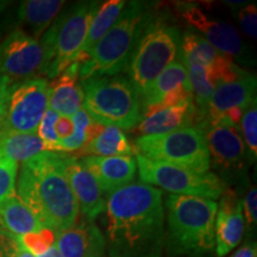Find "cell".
Here are the masks:
<instances>
[{"label":"cell","instance_id":"obj_42","mask_svg":"<svg viewBox=\"0 0 257 257\" xmlns=\"http://www.w3.org/2000/svg\"><path fill=\"white\" fill-rule=\"evenodd\" d=\"M3 135H5V131H4V126H3L2 117H0V137H2Z\"/></svg>","mask_w":257,"mask_h":257},{"label":"cell","instance_id":"obj_29","mask_svg":"<svg viewBox=\"0 0 257 257\" xmlns=\"http://www.w3.org/2000/svg\"><path fill=\"white\" fill-rule=\"evenodd\" d=\"M74 131L68 138L59 141L56 147V152H63L69 154L72 152H78L86 143V128L92 123V118L83 107L73 115Z\"/></svg>","mask_w":257,"mask_h":257},{"label":"cell","instance_id":"obj_22","mask_svg":"<svg viewBox=\"0 0 257 257\" xmlns=\"http://www.w3.org/2000/svg\"><path fill=\"white\" fill-rule=\"evenodd\" d=\"M64 5L61 0H27L18 9V19L31 32L30 36L38 40L50 27Z\"/></svg>","mask_w":257,"mask_h":257},{"label":"cell","instance_id":"obj_23","mask_svg":"<svg viewBox=\"0 0 257 257\" xmlns=\"http://www.w3.org/2000/svg\"><path fill=\"white\" fill-rule=\"evenodd\" d=\"M135 152L134 147L128 142L120 128L114 126H104L102 131L93 140L85 143L81 149L73 155L75 159L82 156H130Z\"/></svg>","mask_w":257,"mask_h":257},{"label":"cell","instance_id":"obj_33","mask_svg":"<svg viewBox=\"0 0 257 257\" xmlns=\"http://www.w3.org/2000/svg\"><path fill=\"white\" fill-rule=\"evenodd\" d=\"M19 239L25 249H28L35 256H38L47 251L55 243V232L49 229H42L38 232L19 237Z\"/></svg>","mask_w":257,"mask_h":257},{"label":"cell","instance_id":"obj_10","mask_svg":"<svg viewBox=\"0 0 257 257\" xmlns=\"http://www.w3.org/2000/svg\"><path fill=\"white\" fill-rule=\"evenodd\" d=\"M49 82L44 78L12 83L2 114L5 134H35L48 110Z\"/></svg>","mask_w":257,"mask_h":257},{"label":"cell","instance_id":"obj_5","mask_svg":"<svg viewBox=\"0 0 257 257\" xmlns=\"http://www.w3.org/2000/svg\"><path fill=\"white\" fill-rule=\"evenodd\" d=\"M83 108L93 121L133 128L142 118L140 95L126 76H100L82 81Z\"/></svg>","mask_w":257,"mask_h":257},{"label":"cell","instance_id":"obj_28","mask_svg":"<svg viewBox=\"0 0 257 257\" xmlns=\"http://www.w3.org/2000/svg\"><path fill=\"white\" fill-rule=\"evenodd\" d=\"M185 67L188 73L193 98H195L199 110L205 113V110L208 107L212 93H213L214 85L208 80L207 72L204 67L197 66V64H188Z\"/></svg>","mask_w":257,"mask_h":257},{"label":"cell","instance_id":"obj_17","mask_svg":"<svg viewBox=\"0 0 257 257\" xmlns=\"http://www.w3.org/2000/svg\"><path fill=\"white\" fill-rule=\"evenodd\" d=\"M194 126L206 128L207 119L194 102L188 101L173 107L143 113L137 131L142 136H150Z\"/></svg>","mask_w":257,"mask_h":257},{"label":"cell","instance_id":"obj_3","mask_svg":"<svg viewBox=\"0 0 257 257\" xmlns=\"http://www.w3.org/2000/svg\"><path fill=\"white\" fill-rule=\"evenodd\" d=\"M152 17L149 6L144 3H126L113 27L93 48L89 59L85 63H79L81 81L119 75L126 70L138 40Z\"/></svg>","mask_w":257,"mask_h":257},{"label":"cell","instance_id":"obj_21","mask_svg":"<svg viewBox=\"0 0 257 257\" xmlns=\"http://www.w3.org/2000/svg\"><path fill=\"white\" fill-rule=\"evenodd\" d=\"M79 62H73L49 85L48 107L62 117H72L83 104V89L79 81Z\"/></svg>","mask_w":257,"mask_h":257},{"label":"cell","instance_id":"obj_38","mask_svg":"<svg viewBox=\"0 0 257 257\" xmlns=\"http://www.w3.org/2000/svg\"><path fill=\"white\" fill-rule=\"evenodd\" d=\"M10 86L11 85H10L9 80L0 74V117H2L3 112H4L5 102H6V98H8V92H9Z\"/></svg>","mask_w":257,"mask_h":257},{"label":"cell","instance_id":"obj_30","mask_svg":"<svg viewBox=\"0 0 257 257\" xmlns=\"http://www.w3.org/2000/svg\"><path fill=\"white\" fill-rule=\"evenodd\" d=\"M18 163L0 156V205L16 195Z\"/></svg>","mask_w":257,"mask_h":257},{"label":"cell","instance_id":"obj_2","mask_svg":"<svg viewBox=\"0 0 257 257\" xmlns=\"http://www.w3.org/2000/svg\"><path fill=\"white\" fill-rule=\"evenodd\" d=\"M66 153L43 152L22 163L18 198L43 229L59 232L76 223L79 205L64 172Z\"/></svg>","mask_w":257,"mask_h":257},{"label":"cell","instance_id":"obj_8","mask_svg":"<svg viewBox=\"0 0 257 257\" xmlns=\"http://www.w3.org/2000/svg\"><path fill=\"white\" fill-rule=\"evenodd\" d=\"M138 155L182 167L195 173H207L211 167L206 134L202 127H184L172 133L141 136L135 142Z\"/></svg>","mask_w":257,"mask_h":257},{"label":"cell","instance_id":"obj_7","mask_svg":"<svg viewBox=\"0 0 257 257\" xmlns=\"http://www.w3.org/2000/svg\"><path fill=\"white\" fill-rule=\"evenodd\" d=\"M180 40L178 28L152 17L127 67L130 81L138 95H143L154 80L180 56Z\"/></svg>","mask_w":257,"mask_h":257},{"label":"cell","instance_id":"obj_40","mask_svg":"<svg viewBox=\"0 0 257 257\" xmlns=\"http://www.w3.org/2000/svg\"><path fill=\"white\" fill-rule=\"evenodd\" d=\"M36 257H62V255H61L59 249H57V246L55 245V243H54L47 251H44L42 255H38Z\"/></svg>","mask_w":257,"mask_h":257},{"label":"cell","instance_id":"obj_4","mask_svg":"<svg viewBox=\"0 0 257 257\" xmlns=\"http://www.w3.org/2000/svg\"><path fill=\"white\" fill-rule=\"evenodd\" d=\"M168 249L173 253H200L214 246L218 205L210 199L169 194L166 198Z\"/></svg>","mask_w":257,"mask_h":257},{"label":"cell","instance_id":"obj_39","mask_svg":"<svg viewBox=\"0 0 257 257\" xmlns=\"http://www.w3.org/2000/svg\"><path fill=\"white\" fill-rule=\"evenodd\" d=\"M21 240V239H19ZM11 257H36L34 255V253H31L30 251H29L28 249H25L23 246V244H19V246L17 248V250L12 253Z\"/></svg>","mask_w":257,"mask_h":257},{"label":"cell","instance_id":"obj_36","mask_svg":"<svg viewBox=\"0 0 257 257\" xmlns=\"http://www.w3.org/2000/svg\"><path fill=\"white\" fill-rule=\"evenodd\" d=\"M73 131L74 126L72 119L68 117H62V115H60L55 124V133L57 135V137H59V140L61 141L68 138L70 135L73 134Z\"/></svg>","mask_w":257,"mask_h":257},{"label":"cell","instance_id":"obj_12","mask_svg":"<svg viewBox=\"0 0 257 257\" xmlns=\"http://www.w3.org/2000/svg\"><path fill=\"white\" fill-rule=\"evenodd\" d=\"M180 59L185 66L197 64L204 67L214 87L219 82L236 79L242 70L232 62L230 56L219 53L204 37L191 31L185 32L180 40Z\"/></svg>","mask_w":257,"mask_h":257},{"label":"cell","instance_id":"obj_24","mask_svg":"<svg viewBox=\"0 0 257 257\" xmlns=\"http://www.w3.org/2000/svg\"><path fill=\"white\" fill-rule=\"evenodd\" d=\"M125 5H126V2H124V0H108V2L102 3L98 6V10H96L94 17L92 19V23L89 25L87 38H86L85 44H83L80 55L75 62L81 64L89 59V54H91L93 48L105 36L106 32L113 27L117 19L119 18Z\"/></svg>","mask_w":257,"mask_h":257},{"label":"cell","instance_id":"obj_27","mask_svg":"<svg viewBox=\"0 0 257 257\" xmlns=\"http://www.w3.org/2000/svg\"><path fill=\"white\" fill-rule=\"evenodd\" d=\"M43 152H47L46 146L37 133L5 134L0 137V156L17 163H23Z\"/></svg>","mask_w":257,"mask_h":257},{"label":"cell","instance_id":"obj_16","mask_svg":"<svg viewBox=\"0 0 257 257\" xmlns=\"http://www.w3.org/2000/svg\"><path fill=\"white\" fill-rule=\"evenodd\" d=\"M245 220L242 200L237 199L232 189L225 188L217 210L214 223V242L218 257H224L236 248L243 238Z\"/></svg>","mask_w":257,"mask_h":257},{"label":"cell","instance_id":"obj_31","mask_svg":"<svg viewBox=\"0 0 257 257\" xmlns=\"http://www.w3.org/2000/svg\"><path fill=\"white\" fill-rule=\"evenodd\" d=\"M242 133L244 135L249 154L252 161H256L257 156V106L256 100L246 108L240 119Z\"/></svg>","mask_w":257,"mask_h":257},{"label":"cell","instance_id":"obj_32","mask_svg":"<svg viewBox=\"0 0 257 257\" xmlns=\"http://www.w3.org/2000/svg\"><path fill=\"white\" fill-rule=\"evenodd\" d=\"M59 117L60 115L55 111L48 107L40 125H38L37 135L42 140V142L44 143V146H46L47 152H55L57 143L60 141L55 133V124Z\"/></svg>","mask_w":257,"mask_h":257},{"label":"cell","instance_id":"obj_35","mask_svg":"<svg viewBox=\"0 0 257 257\" xmlns=\"http://www.w3.org/2000/svg\"><path fill=\"white\" fill-rule=\"evenodd\" d=\"M243 205V216L244 220H246L248 226H255L257 219V189L252 186L246 193L244 200H242Z\"/></svg>","mask_w":257,"mask_h":257},{"label":"cell","instance_id":"obj_18","mask_svg":"<svg viewBox=\"0 0 257 257\" xmlns=\"http://www.w3.org/2000/svg\"><path fill=\"white\" fill-rule=\"evenodd\" d=\"M64 172L74 195L78 200L79 208H81L86 219L93 221L98 216L104 213L106 201L102 197L98 182L95 181L94 176L72 154H66Z\"/></svg>","mask_w":257,"mask_h":257},{"label":"cell","instance_id":"obj_9","mask_svg":"<svg viewBox=\"0 0 257 257\" xmlns=\"http://www.w3.org/2000/svg\"><path fill=\"white\" fill-rule=\"evenodd\" d=\"M136 165L142 184L154 185L176 195H189L213 200L219 198L224 181L214 173H195L182 167L149 160L136 154Z\"/></svg>","mask_w":257,"mask_h":257},{"label":"cell","instance_id":"obj_14","mask_svg":"<svg viewBox=\"0 0 257 257\" xmlns=\"http://www.w3.org/2000/svg\"><path fill=\"white\" fill-rule=\"evenodd\" d=\"M180 14L186 23L195 28L205 36L208 43L226 56H238L242 54L243 42L239 32L226 22L212 19L197 4L180 5Z\"/></svg>","mask_w":257,"mask_h":257},{"label":"cell","instance_id":"obj_34","mask_svg":"<svg viewBox=\"0 0 257 257\" xmlns=\"http://www.w3.org/2000/svg\"><path fill=\"white\" fill-rule=\"evenodd\" d=\"M240 28L246 36L256 40L257 37V10L255 4H249L240 10L238 14Z\"/></svg>","mask_w":257,"mask_h":257},{"label":"cell","instance_id":"obj_25","mask_svg":"<svg viewBox=\"0 0 257 257\" xmlns=\"http://www.w3.org/2000/svg\"><path fill=\"white\" fill-rule=\"evenodd\" d=\"M0 225L17 237L38 232L43 229L30 208L16 195L0 205Z\"/></svg>","mask_w":257,"mask_h":257},{"label":"cell","instance_id":"obj_11","mask_svg":"<svg viewBox=\"0 0 257 257\" xmlns=\"http://www.w3.org/2000/svg\"><path fill=\"white\" fill-rule=\"evenodd\" d=\"M43 70V48L24 30L17 29L0 42V74L10 85L41 78Z\"/></svg>","mask_w":257,"mask_h":257},{"label":"cell","instance_id":"obj_13","mask_svg":"<svg viewBox=\"0 0 257 257\" xmlns=\"http://www.w3.org/2000/svg\"><path fill=\"white\" fill-rule=\"evenodd\" d=\"M210 161L221 173L240 172L245 162V146L238 128L224 124H210L205 128Z\"/></svg>","mask_w":257,"mask_h":257},{"label":"cell","instance_id":"obj_1","mask_svg":"<svg viewBox=\"0 0 257 257\" xmlns=\"http://www.w3.org/2000/svg\"><path fill=\"white\" fill-rule=\"evenodd\" d=\"M105 212L110 257H162L167 242L162 191L130 184L108 195Z\"/></svg>","mask_w":257,"mask_h":257},{"label":"cell","instance_id":"obj_6","mask_svg":"<svg viewBox=\"0 0 257 257\" xmlns=\"http://www.w3.org/2000/svg\"><path fill=\"white\" fill-rule=\"evenodd\" d=\"M99 3L82 2L57 17L42 36L44 51L43 75L54 80L78 60Z\"/></svg>","mask_w":257,"mask_h":257},{"label":"cell","instance_id":"obj_37","mask_svg":"<svg viewBox=\"0 0 257 257\" xmlns=\"http://www.w3.org/2000/svg\"><path fill=\"white\" fill-rule=\"evenodd\" d=\"M230 257H257V245L255 242H250L240 246L236 252Z\"/></svg>","mask_w":257,"mask_h":257},{"label":"cell","instance_id":"obj_15","mask_svg":"<svg viewBox=\"0 0 257 257\" xmlns=\"http://www.w3.org/2000/svg\"><path fill=\"white\" fill-rule=\"evenodd\" d=\"M256 76L244 70L231 81L217 83L207 107L210 123L234 108L245 111L256 100Z\"/></svg>","mask_w":257,"mask_h":257},{"label":"cell","instance_id":"obj_19","mask_svg":"<svg viewBox=\"0 0 257 257\" xmlns=\"http://www.w3.org/2000/svg\"><path fill=\"white\" fill-rule=\"evenodd\" d=\"M55 245L62 257H104L106 240L99 227L85 218L56 232Z\"/></svg>","mask_w":257,"mask_h":257},{"label":"cell","instance_id":"obj_41","mask_svg":"<svg viewBox=\"0 0 257 257\" xmlns=\"http://www.w3.org/2000/svg\"><path fill=\"white\" fill-rule=\"evenodd\" d=\"M10 4L9 2H0V18H2L3 12L5 11V9L8 8V5Z\"/></svg>","mask_w":257,"mask_h":257},{"label":"cell","instance_id":"obj_26","mask_svg":"<svg viewBox=\"0 0 257 257\" xmlns=\"http://www.w3.org/2000/svg\"><path fill=\"white\" fill-rule=\"evenodd\" d=\"M180 87H191L188 79V73L185 64L181 61H175L169 67L163 70L154 82L149 86V88L143 93L142 96V107L141 112L144 108L156 105L161 101L168 93L175 91ZM192 88V87H191Z\"/></svg>","mask_w":257,"mask_h":257},{"label":"cell","instance_id":"obj_20","mask_svg":"<svg viewBox=\"0 0 257 257\" xmlns=\"http://www.w3.org/2000/svg\"><path fill=\"white\" fill-rule=\"evenodd\" d=\"M80 162L94 176L100 189L108 193L130 185L137 172L136 160L131 156H85Z\"/></svg>","mask_w":257,"mask_h":257}]
</instances>
